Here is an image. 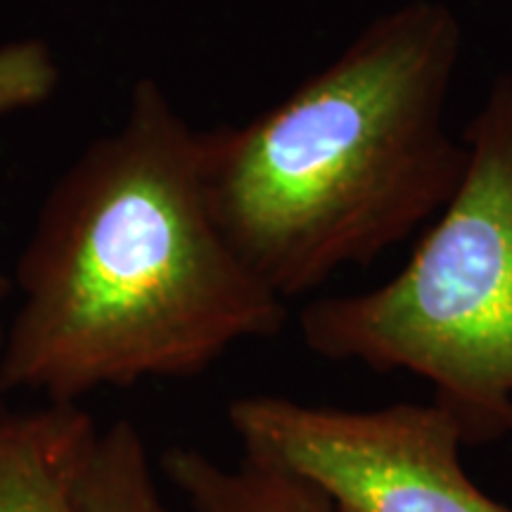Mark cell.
<instances>
[{
    "label": "cell",
    "mask_w": 512,
    "mask_h": 512,
    "mask_svg": "<svg viewBox=\"0 0 512 512\" xmlns=\"http://www.w3.org/2000/svg\"><path fill=\"white\" fill-rule=\"evenodd\" d=\"M463 143V181L406 266L375 290L316 299L299 330L325 361L425 380L467 444H484L512 437V72Z\"/></svg>",
    "instance_id": "cell-3"
},
{
    "label": "cell",
    "mask_w": 512,
    "mask_h": 512,
    "mask_svg": "<svg viewBox=\"0 0 512 512\" xmlns=\"http://www.w3.org/2000/svg\"><path fill=\"white\" fill-rule=\"evenodd\" d=\"M460 57L456 12L411 0L259 117L202 131L211 214L280 299L373 264L451 202L467 166L446 126Z\"/></svg>",
    "instance_id": "cell-2"
},
{
    "label": "cell",
    "mask_w": 512,
    "mask_h": 512,
    "mask_svg": "<svg viewBox=\"0 0 512 512\" xmlns=\"http://www.w3.org/2000/svg\"><path fill=\"white\" fill-rule=\"evenodd\" d=\"M98 434L79 403L17 408L0 394V512H83Z\"/></svg>",
    "instance_id": "cell-5"
},
{
    "label": "cell",
    "mask_w": 512,
    "mask_h": 512,
    "mask_svg": "<svg viewBox=\"0 0 512 512\" xmlns=\"http://www.w3.org/2000/svg\"><path fill=\"white\" fill-rule=\"evenodd\" d=\"M159 491L136 422L121 418L100 427L83 482V512H174Z\"/></svg>",
    "instance_id": "cell-7"
},
{
    "label": "cell",
    "mask_w": 512,
    "mask_h": 512,
    "mask_svg": "<svg viewBox=\"0 0 512 512\" xmlns=\"http://www.w3.org/2000/svg\"><path fill=\"white\" fill-rule=\"evenodd\" d=\"M62 69L41 38H19L0 46V117L38 110L60 91Z\"/></svg>",
    "instance_id": "cell-8"
},
{
    "label": "cell",
    "mask_w": 512,
    "mask_h": 512,
    "mask_svg": "<svg viewBox=\"0 0 512 512\" xmlns=\"http://www.w3.org/2000/svg\"><path fill=\"white\" fill-rule=\"evenodd\" d=\"M159 467L190 512H342L304 479L240 456L223 463L195 446H171Z\"/></svg>",
    "instance_id": "cell-6"
},
{
    "label": "cell",
    "mask_w": 512,
    "mask_h": 512,
    "mask_svg": "<svg viewBox=\"0 0 512 512\" xmlns=\"http://www.w3.org/2000/svg\"><path fill=\"white\" fill-rule=\"evenodd\" d=\"M228 422L242 456L313 484L342 512H512L472 482L463 430L432 401L351 411L252 394L230 403Z\"/></svg>",
    "instance_id": "cell-4"
},
{
    "label": "cell",
    "mask_w": 512,
    "mask_h": 512,
    "mask_svg": "<svg viewBox=\"0 0 512 512\" xmlns=\"http://www.w3.org/2000/svg\"><path fill=\"white\" fill-rule=\"evenodd\" d=\"M10 280L0 394L57 403L195 377L287 323L211 214L202 131L155 79L57 178Z\"/></svg>",
    "instance_id": "cell-1"
},
{
    "label": "cell",
    "mask_w": 512,
    "mask_h": 512,
    "mask_svg": "<svg viewBox=\"0 0 512 512\" xmlns=\"http://www.w3.org/2000/svg\"><path fill=\"white\" fill-rule=\"evenodd\" d=\"M10 299H12V280H10V275H5L3 271H0V347H3L5 328H8Z\"/></svg>",
    "instance_id": "cell-9"
}]
</instances>
